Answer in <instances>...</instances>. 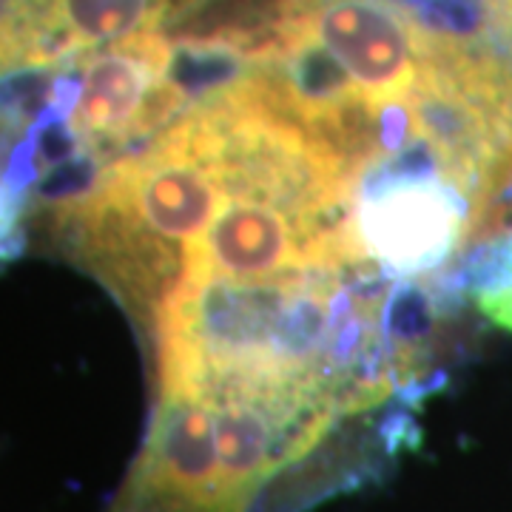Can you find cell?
Segmentation results:
<instances>
[{
	"label": "cell",
	"mask_w": 512,
	"mask_h": 512,
	"mask_svg": "<svg viewBox=\"0 0 512 512\" xmlns=\"http://www.w3.org/2000/svg\"><path fill=\"white\" fill-rule=\"evenodd\" d=\"M336 387L271 376L157 379L143 447L106 512H302L365 481L393 447L345 441Z\"/></svg>",
	"instance_id": "obj_1"
},
{
	"label": "cell",
	"mask_w": 512,
	"mask_h": 512,
	"mask_svg": "<svg viewBox=\"0 0 512 512\" xmlns=\"http://www.w3.org/2000/svg\"><path fill=\"white\" fill-rule=\"evenodd\" d=\"M353 231L365 259L384 276L439 271L464 248L487 245L467 194L421 168H379L359 180Z\"/></svg>",
	"instance_id": "obj_2"
},
{
	"label": "cell",
	"mask_w": 512,
	"mask_h": 512,
	"mask_svg": "<svg viewBox=\"0 0 512 512\" xmlns=\"http://www.w3.org/2000/svg\"><path fill=\"white\" fill-rule=\"evenodd\" d=\"M302 18L376 109L416 94L441 37L404 0H305Z\"/></svg>",
	"instance_id": "obj_3"
},
{
	"label": "cell",
	"mask_w": 512,
	"mask_h": 512,
	"mask_svg": "<svg viewBox=\"0 0 512 512\" xmlns=\"http://www.w3.org/2000/svg\"><path fill=\"white\" fill-rule=\"evenodd\" d=\"M478 37L512 72V0H478Z\"/></svg>",
	"instance_id": "obj_4"
},
{
	"label": "cell",
	"mask_w": 512,
	"mask_h": 512,
	"mask_svg": "<svg viewBox=\"0 0 512 512\" xmlns=\"http://www.w3.org/2000/svg\"><path fill=\"white\" fill-rule=\"evenodd\" d=\"M481 305L501 325L512 328V248L501 271H495L493 279L481 288Z\"/></svg>",
	"instance_id": "obj_5"
},
{
	"label": "cell",
	"mask_w": 512,
	"mask_h": 512,
	"mask_svg": "<svg viewBox=\"0 0 512 512\" xmlns=\"http://www.w3.org/2000/svg\"><path fill=\"white\" fill-rule=\"evenodd\" d=\"M0 154H3V151H0ZM6 160H9V157H0V183H3V171H6Z\"/></svg>",
	"instance_id": "obj_6"
}]
</instances>
